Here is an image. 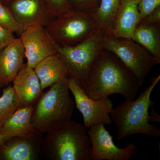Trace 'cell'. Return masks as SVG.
Segmentation results:
<instances>
[{"instance_id":"cell-15","label":"cell","mask_w":160,"mask_h":160,"mask_svg":"<svg viewBox=\"0 0 160 160\" xmlns=\"http://www.w3.org/2000/svg\"><path fill=\"white\" fill-rule=\"evenodd\" d=\"M139 0H121L113 23L112 35L131 38L139 23L138 3Z\"/></svg>"},{"instance_id":"cell-26","label":"cell","mask_w":160,"mask_h":160,"mask_svg":"<svg viewBox=\"0 0 160 160\" xmlns=\"http://www.w3.org/2000/svg\"><path fill=\"white\" fill-rule=\"evenodd\" d=\"M154 24H160V6L141 20L138 25Z\"/></svg>"},{"instance_id":"cell-28","label":"cell","mask_w":160,"mask_h":160,"mask_svg":"<svg viewBox=\"0 0 160 160\" xmlns=\"http://www.w3.org/2000/svg\"><path fill=\"white\" fill-rule=\"evenodd\" d=\"M5 144L4 140H3L2 137V136L0 135V146H3Z\"/></svg>"},{"instance_id":"cell-5","label":"cell","mask_w":160,"mask_h":160,"mask_svg":"<svg viewBox=\"0 0 160 160\" xmlns=\"http://www.w3.org/2000/svg\"><path fill=\"white\" fill-rule=\"evenodd\" d=\"M104 34L99 29L77 45H56L57 54L66 68L67 76L82 89L87 83L93 64L104 49Z\"/></svg>"},{"instance_id":"cell-24","label":"cell","mask_w":160,"mask_h":160,"mask_svg":"<svg viewBox=\"0 0 160 160\" xmlns=\"http://www.w3.org/2000/svg\"><path fill=\"white\" fill-rule=\"evenodd\" d=\"M159 6H160V0H139L138 6L139 13V22Z\"/></svg>"},{"instance_id":"cell-2","label":"cell","mask_w":160,"mask_h":160,"mask_svg":"<svg viewBox=\"0 0 160 160\" xmlns=\"http://www.w3.org/2000/svg\"><path fill=\"white\" fill-rule=\"evenodd\" d=\"M68 77L43 92L33 106L31 123L43 133L55 131L72 120L75 104L69 95Z\"/></svg>"},{"instance_id":"cell-25","label":"cell","mask_w":160,"mask_h":160,"mask_svg":"<svg viewBox=\"0 0 160 160\" xmlns=\"http://www.w3.org/2000/svg\"><path fill=\"white\" fill-rule=\"evenodd\" d=\"M13 33L0 25V52L15 40Z\"/></svg>"},{"instance_id":"cell-19","label":"cell","mask_w":160,"mask_h":160,"mask_svg":"<svg viewBox=\"0 0 160 160\" xmlns=\"http://www.w3.org/2000/svg\"><path fill=\"white\" fill-rule=\"evenodd\" d=\"M121 0H101L95 16L100 29L106 35H112L113 23Z\"/></svg>"},{"instance_id":"cell-12","label":"cell","mask_w":160,"mask_h":160,"mask_svg":"<svg viewBox=\"0 0 160 160\" xmlns=\"http://www.w3.org/2000/svg\"><path fill=\"white\" fill-rule=\"evenodd\" d=\"M8 7L24 30L35 25L46 27L56 18L43 0H13Z\"/></svg>"},{"instance_id":"cell-17","label":"cell","mask_w":160,"mask_h":160,"mask_svg":"<svg viewBox=\"0 0 160 160\" xmlns=\"http://www.w3.org/2000/svg\"><path fill=\"white\" fill-rule=\"evenodd\" d=\"M34 70L43 90L68 77L66 68L58 54L42 60Z\"/></svg>"},{"instance_id":"cell-11","label":"cell","mask_w":160,"mask_h":160,"mask_svg":"<svg viewBox=\"0 0 160 160\" xmlns=\"http://www.w3.org/2000/svg\"><path fill=\"white\" fill-rule=\"evenodd\" d=\"M44 133L38 131L26 137H14L0 146V160H38L42 157Z\"/></svg>"},{"instance_id":"cell-14","label":"cell","mask_w":160,"mask_h":160,"mask_svg":"<svg viewBox=\"0 0 160 160\" xmlns=\"http://www.w3.org/2000/svg\"><path fill=\"white\" fill-rule=\"evenodd\" d=\"M24 47L20 38L0 52V89L10 85L24 65Z\"/></svg>"},{"instance_id":"cell-10","label":"cell","mask_w":160,"mask_h":160,"mask_svg":"<svg viewBox=\"0 0 160 160\" xmlns=\"http://www.w3.org/2000/svg\"><path fill=\"white\" fill-rule=\"evenodd\" d=\"M19 38L25 50L26 65L32 69L42 60L57 54L56 45L44 26L35 25L27 27Z\"/></svg>"},{"instance_id":"cell-4","label":"cell","mask_w":160,"mask_h":160,"mask_svg":"<svg viewBox=\"0 0 160 160\" xmlns=\"http://www.w3.org/2000/svg\"><path fill=\"white\" fill-rule=\"evenodd\" d=\"M42 157L50 160H91L87 128L70 120L62 128L46 132L42 141Z\"/></svg>"},{"instance_id":"cell-20","label":"cell","mask_w":160,"mask_h":160,"mask_svg":"<svg viewBox=\"0 0 160 160\" xmlns=\"http://www.w3.org/2000/svg\"><path fill=\"white\" fill-rule=\"evenodd\" d=\"M19 107V102L10 84L4 88L0 97V128Z\"/></svg>"},{"instance_id":"cell-18","label":"cell","mask_w":160,"mask_h":160,"mask_svg":"<svg viewBox=\"0 0 160 160\" xmlns=\"http://www.w3.org/2000/svg\"><path fill=\"white\" fill-rule=\"evenodd\" d=\"M131 39L160 59V24H139Z\"/></svg>"},{"instance_id":"cell-8","label":"cell","mask_w":160,"mask_h":160,"mask_svg":"<svg viewBox=\"0 0 160 160\" xmlns=\"http://www.w3.org/2000/svg\"><path fill=\"white\" fill-rule=\"evenodd\" d=\"M68 86L74 97L76 106L82 115L83 125L86 128L88 129L97 124H112L110 114L113 104L109 97L98 99L92 98L77 83L69 78Z\"/></svg>"},{"instance_id":"cell-7","label":"cell","mask_w":160,"mask_h":160,"mask_svg":"<svg viewBox=\"0 0 160 160\" xmlns=\"http://www.w3.org/2000/svg\"><path fill=\"white\" fill-rule=\"evenodd\" d=\"M104 49L111 52L133 73L142 86L152 69L160 59L131 38L104 34Z\"/></svg>"},{"instance_id":"cell-6","label":"cell","mask_w":160,"mask_h":160,"mask_svg":"<svg viewBox=\"0 0 160 160\" xmlns=\"http://www.w3.org/2000/svg\"><path fill=\"white\" fill-rule=\"evenodd\" d=\"M56 45L70 46L86 40L100 29L94 11L71 9L46 26Z\"/></svg>"},{"instance_id":"cell-22","label":"cell","mask_w":160,"mask_h":160,"mask_svg":"<svg viewBox=\"0 0 160 160\" xmlns=\"http://www.w3.org/2000/svg\"><path fill=\"white\" fill-rule=\"evenodd\" d=\"M49 11L54 17H59L71 9L68 0H43Z\"/></svg>"},{"instance_id":"cell-3","label":"cell","mask_w":160,"mask_h":160,"mask_svg":"<svg viewBox=\"0 0 160 160\" xmlns=\"http://www.w3.org/2000/svg\"><path fill=\"white\" fill-rule=\"evenodd\" d=\"M160 80L159 75L136 99L125 101L112 109L110 117L117 127L118 140L137 133L153 137L160 136V129L150 123L151 116L149 113V108L154 104L150 100L151 93Z\"/></svg>"},{"instance_id":"cell-23","label":"cell","mask_w":160,"mask_h":160,"mask_svg":"<svg viewBox=\"0 0 160 160\" xmlns=\"http://www.w3.org/2000/svg\"><path fill=\"white\" fill-rule=\"evenodd\" d=\"M71 9L82 11H95L101 0H68Z\"/></svg>"},{"instance_id":"cell-21","label":"cell","mask_w":160,"mask_h":160,"mask_svg":"<svg viewBox=\"0 0 160 160\" xmlns=\"http://www.w3.org/2000/svg\"><path fill=\"white\" fill-rule=\"evenodd\" d=\"M0 25L5 27L13 33L21 35L24 28L14 17L8 6L0 2Z\"/></svg>"},{"instance_id":"cell-1","label":"cell","mask_w":160,"mask_h":160,"mask_svg":"<svg viewBox=\"0 0 160 160\" xmlns=\"http://www.w3.org/2000/svg\"><path fill=\"white\" fill-rule=\"evenodd\" d=\"M142 86L133 73L111 52L104 49L92 68L83 90L95 99L121 95L134 100Z\"/></svg>"},{"instance_id":"cell-9","label":"cell","mask_w":160,"mask_h":160,"mask_svg":"<svg viewBox=\"0 0 160 160\" xmlns=\"http://www.w3.org/2000/svg\"><path fill=\"white\" fill-rule=\"evenodd\" d=\"M103 124L87 129L91 144V160H129L138 152L137 146L129 143L124 148L116 146L113 137Z\"/></svg>"},{"instance_id":"cell-16","label":"cell","mask_w":160,"mask_h":160,"mask_svg":"<svg viewBox=\"0 0 160 160\" xmlns=\"http://www.w3.org/2000/svg\"><path fill=\"white\" fill-rule=\"evenodd\" d=\"M33 106L19 107L0 128L5 143L14 137H26L39 131L31 123Z\"/></svg>"},{"instance_id":"cell-13","label":"cell","mask_w":160,"mask_h":160,"mask_svg":"<svg viewBox=\"0 0 160 160\" xmlns=\"http://www.w3.org/2000/svg\"><path fill=\"white\" fill-rule=\"evenodd\" d=\"M20 107L33 106L43 92L34 69L24 64L12 82Z\"/></svg>"},{"instance_id":"cell-27","label":"cell","mask_w":160,"mask_h":160,"mask_svg":"<svg viewBox=\"0 0 160 160\" xmlns=\"http://www.w3.org/2000/svg\"><path fill=\"white\" fill-rule=\"evenodd\" d=\"M13 1V0H0V2H1L5 6H8L10 3Z\"/></svg>"}]
</instances>
